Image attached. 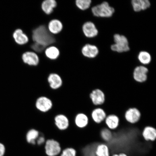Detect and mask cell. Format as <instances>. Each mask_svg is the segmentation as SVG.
I'll return each mask as SVG.
<instances>
[{
	"label": "cell",
	"instance_id": "1",
	"mask_svg": "<svg viewBox=\"0 0 156 156\" xmlns=\"http://www.w3.org/2000/svg\"><path fill=\"white\" fill-rule=\"evenodd\" d=\"M32 38L34 42L46 48L56 41L55 38L44 25H40L33 30Z\"/></svg>",
	"mask_w": 156,
	"mask_h": 156
},
{
	"label": "cell",
	"instance_id": "2",
	"mask_svg": "<svg viewBox=\"0 0 156 156\" xmlns=\"http://www.w3.org/2000/svg\"><path fill=\"white\" fill-rule=\"evenodd\" d=\"M93 14L95 16L101 17H110L115 12V9L110 6L108 2H103L100 5L93 7L91 9Z\"/></svg>",
	"mask_w": 156,
	"mask_h": 156
},
{
	"label": "cell",
	"instance_id": "3",
	"mask_svg": "<svg viewBox=\"0 0 156 156\" xmlns=\"http://www.w3.org/2000/svg\"><path fill=\"white\" fill-rule=\"evenodd\" d=\"M115 44L111 46L113 51L118 52H126L130 50L127 39L125 36L119 34H115L114 37Z\"/></svg>",
	"mask_w": 156,
	"mask_h": 156
},
{
	"label": "cell",
	"instance_id": "4",
	"mask_svg": "<svg viewBox=\"0 0 156 156\" xmlns=\"http://www.w3.org/2000/svg\"><path fill=\"white\" fill-rule=\"evenodd\" d=\"M45 149L46 154L49 156L57 155L61 151L59 143L53 139L48 140L46 141Z\"/></svg>",
	"mask_w": 156,
	"mask_h": 156
},
{
	"label": "cell",
	"instance_id": "5",
	"mask_svg": "<svg viewBox=\"0 0 156 156\" xmlns=\"http://www.w3.org/2000/svg\"><path fill=\"white\" fill-rule=\"evenodd\" d=\"M149 70L144 66H140L136 67L133 73V77L134 81L138 83H145L147 79Z\"/></svg>",
	"mask_w": 156,
	"mask_h": 156
},
{
	"label": "cell",
	"instance_id": "6",
	"mask_svg": "<svg viewBox=\"0 0 156 156\" xmlns=\"http://www.w3.org/2000/svg\"><path fill=\"white\" fill-rule=\"evenodd\" d=\"M141 116V112L136 108H129L124 115L126 121L131 124L137 123L140 120Z\"/></svg>",
	"mask_w": 156,
	"mask_h": 156
},
{
	"label": "cell",
	"instance_id": "7",
	"mask_svg": "<svg viewBox=\"0 0 156 156\" xmlns=\"http://www.w3.org/2000/svg\"><path fill=\"white\" fill-rule=\"evenodd\" d=\"M36 108L40 112H46L49 111L52 107V101L46 97H41L37 99L36 103Z\"/></svg>",
	"mask_w": 156,
	"mask_h": 156
},
{
	"label": "cell",
	"instance_id": "8",
	"mask_svg": "<svg viewBox=\"0 0 156 156\" xmlns=\"http://www.w3.org/2000/svg\"><path fill=\"white\" fill-rule=\"evenodd\" d=\"M90 98L93 104L95 106L102 105L105 101V96L104 93L99 89L93 90L90 94Z\"/></svg>",
	"mask_w": 156,
	"mask_h": 156
},
{
	"label": "cell",
	"instance_id": "9",
	"mask_svg": "<svg viewBox=\"0 0 156 156\" xmlns=\"http://www.w3.org/2000/svg\"><path fill=\"white\" fill-rule=\"evenodd\" d=\"M22 59L24 63L30 66H37L39 63L38 56L35 52L27 51L23 53Z\"/></svg>",
	"mask_w": 156,
	"mask_h": 156
},
{
	"label": "cell",
	"instance_id": "10",
	"mask_svg": "<svg viewBox=\"0 0 156 156\" xmlns=\"http://www.w3.org/2000/svg\"><path fill=\"white\" fill-rule=\"evenodd\" d=\"M12 37L15 43L20 45L26 44L29 41L28 36L20 29H15L13 31Z\"/></svg>",
	"mask_w": 156,
	"mask_h": 156
},
{
	"label": "cell",
	"instance_id": "11",
	"mask_svg": "<svg viewBox=\"0 0 156 156\" xmlns=\"http://www.w3.org/2000/svg\"><path fill=\"white\" fill-rule=\"evenodd\" d=\"M84 34L88 38H93L98 34V31L93 23L91 22L85 23L83 26Z\"/></svg>",
	"mask_w": 156,
	"mask_h": 156
},
{
	"label": "cell",
	"instance_id": "12",
	"mask_svg": "<svg viewBox=\"0 0 156 156\" xmlns=\"http://www.w3.org/2000/svg\"><path fill=\"white\" fill-rule=\"evenodd\" d=\"M91 118L94 122L98 124L104 122L107 116L106 112L102 108L98 107L93 110L91 114Z\"/></svg>",
	"mask_w": 156,
	"mask_h": 156
},
{
	"label": "cell",
	"instance_id": "13",
	"mask_svg": "<svg viewBox=\"0 0 156 156\" xmlns=\"http://www.w3.org/2000/svg\"><path fill=\"white\" fill-rule=\"evenodd\" d=\"M82 53L85 57L88 58H94L98 55V49L93 45L87 44L82 49Z\"/></svg>",
	"mask_w": 156,
	"mask_h": 156
},
{
	"label": "cell",
	"instance_id": "14",
	"mask_svg": "<svg viewBox=\"0 0 156 156\" xmlns=\"http://www.w3.org/2000/svg\"><path fill=\"white\" fill-rule=\"evenodd\" d=\"M48 81L51 89L56 90L61 87L63 81L61 77L55 73L50 74L48 78Z\"/></svg>",
	"mask_w": 156,
	"mask_h": 156
},
{
	"label": "cell",
	"instance_id": "15",
	"mask_svg": "<svg viewBox=\"0 0 156 156\" xmlns=\"http://www.w3.org/2000/svg\"><path fill=\"white\" fill-rule=\"evenodd\" d=\"M55 125L60 130L67 129L69 125V119L64 115L59 114L56 116L55 118Z\"/></svg>",
	"mask_w": 156,
	"mask_h": 156
},
{
	"label": "cell",
	"instance_id": "16",
	"mask_svg": "<svg viewBox=\"0 0 156 156\" xmlns=\"http://www.w3.org/2000/svg\"><path fill=\"white\" fill-rule=\"evenodd\" d=\"M142 135L146 141H155L156 139V129L153 127L146 126L142 132Z\"/></svg>",
	"mask_w": 156,
	"mask_h": 156
},
{
	"label": "cell",
	"instance_id": "17",
	"mask_svg": "<svg viewBox=\"0 0 156 156\" xmlns=\"http://www.w3.org/2000/svg\"><path fill=\"white\" fill-rule=\"evenodd\" d=\"M63 29V25L61 21L58 19H53L50 21L48 25V29L52 34H59Z\"/></svg>",
	"mask_w": 156,
	"mask_h": 156
},
{
	"label": "cell",
	"instance_id": "18",
	"mask_svg": "<svg viewBox=\"0 0 156 156\" xmlns=\"http://www.w3.org/2000/svg\"><path fill=\"white\" fill-rule=\"evenodd\" d=\"M104 121L107 128L112 130L116 129L119 124L118 117L114 114L107 116Z\"/></svg>",
	"mask_w": 156,
	"mask_h": 156
},
{
	"label": "cell",
	"instance_id": "19",
	"mask_svg": "<svg viewBox=\"0 0 156 156\" xmlns=\"http://www.w3.org/2000/svg\"><path fill=\"white\" fill-rule=\"evenodd\" d=\"M89 121V118L87 115L83 113L77 114L74 119L75 126L80 129L86 127L88 124Z\"/></svg>",
	"mask_w": 156,
	"mask_h": 156
},
{
	"label": "cell",
	"instance_id": "20",
	"mask_svg": "<svg viewBox=\"0 0 156 156\" xmlns=\"http://www.w3.org/2000/svg\"><path fill=\"white\" fill-rule=\"evenodd\" d=\"M132 5L134 11L136 12L147 9L151 5L148 0H133Z\"/></svg>",
	"mask_w": 156,
	"mask_h": 156
},
{
	"label": "cell",
	"instance_id": "21",
	"mask_svg": "<svg viewBox=\"0 0 156 156\" xmlns=\"http://www.w3.org/2000/svg\"><path fill=\"white\" fill-rule=\"evenodd\" d=\"M57 5V2L55 0H45L42 3L41 9L45 13L49 15L53 12Z\"/></svg>",
	"mask_w": 156,
	"mask_h": 156
},
{
	"label": "cell",
	"instance_id": "22",
	"mask_svg": "<svg viewBox=\"0 0 156 156\" xmlns=\"http://www.w3.org/2000/svg\"><path fill=\"white\" fill-rule=\"evenodd\" d=\"M96 156H111L110 149L106 143L98 144L95 151Z\"/></svg>",
	"mask_w": 156,
	"mask_h": 156
},
{
	"label": "cell",
	"instance_id": "23",
	"mask_svg": "<svg viewBox=\"0 0 156 156\" xmlns=\"http://www.w3.org/2000/svg\"><path fill=\"white\" fill-rule=\"evenodd\" d=\"M45 54L46 57L51 60H55L60 55V51L58 48L55 46H51L46 48Z\"/></svg>",
	"mask_w": 156,
	"mask_h": 156
},
{
	"label": "cell",
	"instance_id": "24",
	"mask_svg": "<svg viewBox=\"0 0 156 156\" xmlns=\"http://www.w3.org/2000/svg\"><path fill=\"white\" fill-rule=\"evenodd\" d=\"M100 136L103 141L105 143L107 144L112 140L113 138V133L107 127L103 128L100 132Z\"/></svg>",
	"mask_w": 156,
	"mask_h": 156
},
{
	"label": "cell",
	"instance_id": "25",
	"mask_svg": "<svg viewBox=\"0 0 156 156\" xmlns=\"http://www.w3.org/2000/svg\"><path fill=\"white\" fill-rule=\"evenodd\" d=\"M39 132L35 129H31L27 132L26 134V140L27 142L29 144L34 145L36 143V140L39 136Z\"/></svg>",
	"mask_w": 156,
	"mask_h": 156
},
{
	"label": "cell",
	"instance_id": "26",
	"mask_svg": "<svg viewBox=\"0 0 156 156\" xmlns=\"http://www.w3.org/2000/svg\"><path fill=\"white\" fill-rule=\"evenodd\" d=\"M138 59L141 63L144 64H147L151 63V55L146 51H141L138 55Z\"/></svg>",
	"mask_w": 156,
	"mask_h": 156
},
{
	"label": "cell",
	"instance_id": "27",
	"mask_svg": "<svg viewBox=\"0 0 156 156\" xmlns=\"http://www.w3.org/2000/svg\"><path fill=\"white\" fill-rule=\"evenodd\" d=\"M91 3L90 0H77L76 1L77 7L82 10H85L89 9Z\"/></svg>",
	"mask_w": 156,
	"mask_h": 156
},
{
	"label": "cell",
	"instance_id": "28",
	"mask_svg": "<svg viewBox=\"0 0 156 156\" xmlns=\"http://www.w3.org/2000/svg\"><path fill=\"white\" fill-rule=\"evenodd\" d=\"M77 152L73 148L69 147L63 150L60 156H76Z\"/></svg>",
	"mask_w": 156,
	"mask_h": 156
},
{
	"label": "cell",
	"instance_id": "29",
	"mask_svg": "<svg viewBox=\"0 0 156 156\" xmlns=\"http://www.w3.org/2000/svg\"><path fill=\"white\" fill-rule=\"evenodd\" d=\"M31 48L35 52H38V53L42 52L44 50H45L46 48V47L42 45L35 42L31 45Z\"/></svg>",
	"mask_w": 156,
	"mask_h": 156
},
{
	"label": "cell",
	"instance_id": "30",
	"mask_svg": "<svg viewBox=\"0 0 156 156\" xmlns=\"http://www.w3.org/2000/svg\"><path fill=\"white\" fill-rule=\"evenodd\" d=\"M5 152V146L2 143L0 142V156H4Z\"/></svg>",
	"mask_w": 156,
	"mask_h": 156
},
{
	"label": "cell",
	"instance_id": "31",
	"mask_svg": "<svg viewBox=\"0 0 156 156\" xmlns=\"http://www.w3.org/2000/svg\"><path fill=\"white\" fill-rule=\"evenodd\" d=\"M45 142V138L44 136H41L39 137L37 139V143L38 145H42Z\"/></svg>",
	"mask_w": 156,
	"mask_h": 156
},
{
	"label": "cell",
	"instance_id": "32",
	"mask_svg": "<svg viewBox=\"0 0 156 156\" xmlns=\"http://www.w3.org/2000/svg\"><path fill=\"white\" fill-rule=\"evenodd\" d=\"M111 156H128L126 154L122 153L119 154H113L112 155H111Z\"/></svg>",
	"mask_w": 156,
	"mask_h": 156
}]
</instances>
